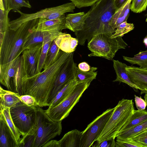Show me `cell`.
<instances>
[{
    "instance_id": "1",
    "label": "cell",
    "mask_w": 147,
    "mask_h": 147,
    "mask_svg": "<svg viewBox=\"0 0 147 147\" xmlns=\"http://www.w3.org/2000/svg\"><path fill=\"white\" fill-rule=\"evenodd\" d=\"M71 53H66L60 50L56 61L47 69L32 76L25 75L22 80V95L28 94L34 97L40 107L49 106V98L56 78L62 65Z\"/></svg>"
},
{
    "instance_id": "2",
    "label": "cell",
    "mask_w": 147,
    "mask_h": 147,
    "mask_svg": "<svg viewBox=\"0 0 147 147\" xmlns=\"http://www.w3.org/2000/svg\"><path fill=\"white\" fill-rule=\"evenodd\" d=\"M116 9L113 0H100L92 6L87 12L83 29L75 34L80 45L88 43L94 36L101 34L114 33L115 30L110 23Z\"/></svg>"
},
{
    "instance_id": "3",
    "label": "cell",
    "mask_w": 147,
    "mask_h": 147,
    "mask_svg": "<svg viewBox=\"0 0 147 147\" xmlns=\"http://www.w3.org/2000/svg\"><path fill=\"white\" fill-rule=\"evenodd\" d=\"M38 19L27 21L16 30L9 29L0 35V64L9 63L22 54L24 39Z\"/></svg>"
},
{
    "instance_id": "4",
    "label": "cell",
    "mask_w": 147,
    "mask_h": 147,
    "mask_svg": "<svg viewBox=\"0 0 147 147\" xmlns=\"http://www.w3.org/2000/svg\"><path fill=\"white\" fill-rule=\"evenodd\" d=\"M132 100H119L104 129L96 140L100 142L111 138H115L129 121L135 110Z\"/></svg>"
},
{
    "instance_id": "5",
    "label": "cell",
    "mask_w": 147,
    "mask_h": 147,
    "mask_svg": "<svg viewBox=\"0 0 147 147\" xmlns=\"http://www.w3.org/2000/svg\"><path fill=\"white\" fill-rule=\"evenodd\" d=\"M113 34L105 33L94 36L88 44V48L91 52L88 56L101 57L111 60L119 50L125 49L128 45L122 37L112 38Z\"/></svg>"
},
{
    "instance_id": "6",
    "label": "cell",
    "mask_w": 147,
    "mask_h": 147,
    "mask_svg": "<svg viewBox=\"0 0 147 147\" xmlns=\"http://www.w3.org/2000/svg\"><path fill=\"white\" fill-rule=\"evenodd\" d=\"M26 75L22 53L11 61L0 64V82L8 90L22 95V78Z\"/></svg>"
},
{
    "instance_id": "7",
    "label": "cell",
    "mask_w": 147,
    "mask_h": 147,
    "mask_svg": "<svg viewBox=\"0 0 147 147\" xmlns=\"http://www.w3.org/2000/svg\"><path fill=\"white\" fill-rule=\"evenodd\" d=\"M41 107L38 105L36 107V134L34 147H42L60 135L62 129V121L53 120Z\"/></svg>"
},
{
    "instance_id": "8",
    "label": "cell",
    "mask_w": 147,
    "mask_h": 147,
    "mask_svg": "<svg viewBox=\"0 0 147 147\" xmlns=\"http://www.w3.org/2000/svg\"><path fill=\"white\" fill-rule=\"evenodd\" d=\"M75 5L71 2L57 6L46 8L32 13H26L18 9L14 12L19 13L20 16L10 21L9 29L15 30L23 23L36 19L42 18L52 20L59 18L65 13L73 12Z\"/></svg>"
},
{
    "instance_id": "9",
    "label": "cell",
    "mask_w": 147,
    "mask_h": 147,
    "mask_svg": "<svg viewBox=\"0 0 147 147\" xmlns=\"http://www.w3.org/2000/svg\"><path fill=\"white\" fill-rule=\"evenodd\" d=\"M90 82L77 83L69 95L57 105L45 110L47 115L53 120L62 121L67 117L74 107L79 102L85 91L89 86Z\"/></svg>"
},
{
    "instance_id": "10",
    "label": "cell",
    "mask_w": 147,
    "mask_h": 147,
    "mask_svg": "<svg viewBox=\"0 0 147 147\" xmlns=\"http://www.w3.org/2000/svg\"><path fill=\"white\" fill-rule=\"evenodd\" d=\"M36 106H29L20 101L10 108L13 122L22 136L36 125Z\"/></svg>"
},
{
    "instance_id": "11",
    "label": "cell",
    "mask_w": 147,
    "mask_h": 147,
    "mask_svg": "<svg viewBox=\"0 0 147 147\" xmlns=\"http://www.w3.org/2000/svg\"><path fill=\"white\" fill-rule=\"evenodd\" d=\"M114 108L107 109L82 131L80 147H90L96 141L113 113Z\"/></svg>"
},
{
    "instance_id": "12",
    "label": "cell",
    "mask_w": 147,
    "mask_h": 147,
    "mask_svg": "<svg viewBox=\"0 0 147 147\" xmlns=\"http://www.w3.org/2000/svg\"><path fill=\"white\" fill-rule=\"evenodd\" d=\"M74 52L62 65L55 80L49 98V103L52 100L58 93L69 82L75 79V67L76 64L73 59Z\"/></svg>"
},
{
    "instance_id": "13",
    "label": "cell",
    "mask_w": 147,
    "mask_h": 147,
    "mask_svg": "<svg viewBox=\"0 0 147 147\" xmlns=\"http://www.w3.org/2000/svg\"><path fill=\"white\" fill-rule=\"evenodd\" d=\"M42 46L41 43L24 50L22 53L26 76L36 74L37 65Z\"/></svg>"
},
{
    "instance_id": "14",
    "label": "cell",
    "mask_w": 147,
    "mask_h": 147,
    "mask_svg": "<svg viewBox=\"0 0 147 147\" xmlns=\"http://www.w3.org/2000/svg\"><path fill=\"white\" fill-rule=\"evenodd\" d=\"M65 14L59 19L49 20L39 18L32 27L33 30L46 31L51 33H61L63 30L66 29L65 25Z\"/></svg>"
},
{
    "instance_id": "15",
    "label": "cell",
    "mask_w": 147,
    "mask_h": 147,
    "mask_svg": "<svg viewBox=\"0 0 147 147\" xmlns=\"http://www.w3.org/2000/svg\"><path fill=\"white\" fill-rule=\"evenodd\" d=\"M127 72L131 82L141 89L140 94L147 92V69L127 66Z\"/></svg>"
},
{
    "instance_id": "16",
    "label": "cell",
    "mask_w": 147,
    "mask_h": 147,
    "mask_svg": "<svg viewBox=\"0 0 147 147\" xmlns=\"http://www.w3.org/2000/svg\"><path fill=\"white\" fill-rule=\"evenodd\" d=\"M86 16V13L84 12L67 14L65 18L66 29L74 32L82 30Z\"/></svg>"
},
{
    "instance_id": "17",
    "label": "cell",
    "mask_w": 147,
    "mask_h": 147,
    "mask_svg": "<svg viewBox=\"0 0 147 147\" xmlns=\"http://www.w3.org/2000/svg\"><path fill=\"white\" fill-rule=\"evenodd\" d=\"M54 40L60 50L67 53L74 52L78 43L77 38H73L70 34L66 33H63Z\"/></svg>"
},
{
    "instance_id": "18",
    "label": "cell",
    "mask_w": 147,
    "mask_h": 147,
    "mask_svg": "<svg viewBox=\"0 0 147 147\" xmlns=\"http://www.w3.org/2000/svg\"><path fill=\"white\" fill-rule=\"evenodd\" d=\"M113 66L116 74V78L113 82H118L125 83L132 88L140 91L141 89L131 81L127 72L125 64L119 60L113 59Z\"/></svg>"
},
{
    "instance_id": "19",
    "label": "cell",
    "mask_w": 147,
    "mask_h": 147,
    "mask_svg": "<svg viewBox=\"0 0 147 147\" xmlns=\"http://www.w3.org/2000/svg\"><path fill=\"white\" fill-rule=\"evenodd\" d=\"M32 27L30 29L24 39L22 49V53L26 49L42 43L45 37L51 33L33 30Z\"/></svg>"
},
{
    "instance_id": "20",
    "label": "cell",
    "mask_w": 147,
    "mask_h": 147,
    "mask_svg": "<svg viewBox=\"0 0 147 147\" xmlns=\"http://www.w3.org/2000/svg\"><path fill=\"white\" fill-rule=\"evenodd\" d=\"M132 0H127L123 5L117 9L112 19L110 25L115 30L121 23L127 21L129 16L131 4Z\"/></svg>"
},
{
    "instance_id": "21",
    "label": "cell",
    "mask_w": 147,
    "mask_h": 147,
    "mask_svg": "<svg viewBox=\"0 0 147 147\" xmlns=\"http://www.w3.org/2000/svg\"><path fill=\"white\" fill-rule=\"evenodd\" d=\"M0 147H17L14 137L7 124L0 117Z\"/></svg>"
},
{
    "instance_id": "22",
    "label": "cell",
    "mask_w": 147,
    "mask_h": 147,
    "mask_svg": "<svg viewBox=\"0 0 147 147\" xmlns=\"http://www.w3.org/2000/svg\"><path fill=\"white\" fill-rule=\"evenodd\" d=\"M82 132L75 129L66 133L59 140L61 147H80Z\"/></svg>"
},
{
    "instance_id": "23",
    "label": "cell",
    "mask_w": 147,
    "mask_h": 147,
    "mask_svg": "<svg viewBox=\"0 0 147 147\" xmlns=\"http://www.w3.org/2000/svg\"><path fill=\"white\" fill-rule=\"evenodd\" d=\"M62 33H50L45 38L37 65L36 74L41 72L43 69L47 53L51 42L56 37Z\"/></svg>"
},
{
    "instance_id": "24",
    "label": "cell",
    "mask_w": 147,
    "mask_h": 147,
    "mask_svg": "<svg viewBox=\"0 0 147 147\" xmlns=\"http://www.w3.org/2000/svg\"><path fill=\"white\" fill-rule=\"evenodd\" d=\"M17 93L0 87V108L11 107L15 106L21 101Z\"/></svg>"
},
{
    "instance_id": "25",
    "label": "cell",
    "mask_w": 147,
    "mask_h": 147,
    "mask_svg": "<svg viewBox=\"0 0 147 147\" xmlns=\"http://www.w3.org/2000/svg\"><path fill=\"white\" fill-rule=\"evenodd\" d=\"M0 117L3 118L7 124L14 137L18 147L22 139L20 138L22 134L13 122L10 114V108L5 107L0 108Z\"/></svg>"
},
{
    "instance_id": "26",
    "label": "cell",
    "mask_w": 147,
    "mask_h": 147,
    "mask_svg": "<svg viewBox=\"0 0 147 147\" xmlns=\"http://www.w3.org/2000/svg\"><path fill=\"white\" fill-rule=\"evenodd\" d=\"M77 84L75 79L68 83L50 102L49 107H55L63 101L69 95Z\"/></svg>"
},
{
    "instance_id": "27",
    "label": "cell",
    "mask_w": 147,
    "mask_h": 147,
    "mask_svg": "<svg viewBox=\"0 0 147 147\" xmlns=\"http://www.w3.org/2000/svg\"><path fill=\"white\" fill-rule=\"evenodd\" d=\"M97 68L91 67L90 70L88 71L80 70L76 65L75 69V80L77 83L85 82H91L96 79L97 74V71H95Z\"/></svg>"
},
{
    "instance_id": "28",
    "label": "cell",
    "mask_w": 147,
    "mask_h": 147,
    "mask_svg": "<svg viewBox=\"0 0 147 147\" xmlns=\"http://www.w3.org/2000/svg\"><path fill=\"white\" fill-rule=\"evenodd\" d=\"M147 129V119L143 122L120 133L116 137L119 140L131 139Z\"/></svg>"
},
{
    "instance_id": "29",
    "label": "cell",
    "mask_w": 147,
    "mask_h": 147,
    "mask_svg": "<svg viewBox=\"0 0 147 147\" xmlns=\"http://www.w3.org/2000/svg\"><path fill=\"white\" fill-rule=\"evenodd\" d=\"M147 119V111L135 110L134 114L124 127L121 133L143 122Z\"/></svg>"
},
{
    "instance_id": "30",
    "label": "cell",
    "mask_w": 147,
    "mask_h": 147,
    "mask_svg": "<svg viewBox=\"0 0 147 147\" xmlns=\"http://www.w3.org/2000/svg\"><path fill=\"white\" fill-rule=\"evenodd\" d=\"M123 59L132 65L136 64L142 68L147 69V50L140 51L133 57L123 56Z\"/></svg>"
},
{
    "instance_id": "31",
    "label": "cell",
    "mask_w": 147,
    "mask_h": 147,
    "mask_svg": "<svg viewBox=\"0 0 147 147\" xmlns=\"http://www.w3.org/2000/svg\"><path fill=\"white\" fill-rule=\"evenodd\" d=\"M60 49L56 44L54 39L51 42L49 49L43 68L45 69L54 63L57 60Z\"/></svg>"
},
{
    "instance_id": "32",
    "label": "cell",
    "mask_w": 147,
    "mask_h": 147,
    "mask_svg": "<svg viewBox=\"0 0 147 147\" xmlns=\"http://www.w3.org/2000/svg\"><path fill=\"white\" fill-rule=\"evenodd\" d=\"M36 125L23 136L18 147H34L36 134Z\"/></svg>"
},
{
    "instance_id": "33",
    "label": "cell",
    "mask_w": 147,
    "mask_h": 147,
    "mask_svg": "<svg viewBox=\"0 0 147 147\" xmlns=\"http://www.w3.org/2000/svg\"><path fill=\"white\" fill-rule=\"evenodd\" d=\"M134 28L133 24L128 23L127 21L123 22L118 26L111 37L114 38L118 36L122 37L125 34L133 30Z\"/></svg>"
},
{
    "instance_id": "34",
    "label": "cell",
    "mask_w": 147,
    "mask_h": 147,
    "mask_svg": "<svg viewBox=\"0 0 147 147\" xmlns=\"http://www.w3.org/2000/svg\"><path fill=\"white\" fill-rule=\"evenodd\" d=\"M10 11L0 9V35L9 29V22L8 14Z\"/></svg>"
},
{
    "instance_id": "35",
    "label": "cell",
    "mask_w": 147,
    "mask_h": 147,
    "mask_svg": "<svg viewBox=\"0 0 147 147\" xmlns=\"http://www.w3.org/2000/svg\"><path fill=\"white\" fill-rule=\"evenodd\" d=\"M22 7L30 8L32 7L27 0H8V10L14 11Z\"/></svg>"
},
{
    "instance_id": "36",
    "label": "cell",
    "mask_w": 147,
    "mask_h": 147,
    "mask_svg": "<svg viewBox=\"0 0 147 147\" xmlns=\"http://www.w3.org/2000/svg\"><path fill=\"white\" fill-rule=\"evenodd\" d=\"M147 7L146 0H132L131 4L130 9L134 13H140L145 10Z\"/></svg>"
},
{
    "instance_id": "37",
    "label": "cell",
    "mask_w": 147,
    "mask_h": 147,
    "mask_svg": "<svg viewBox=\"0 0 147 147\" xmlns=\"http://www.w3.org/2000/svg\"><path fill=\"white\" fill-rule=\"evenodd\" d=\"M115 147H144L143 146L131 139L119 140L117 139Z\"/></svg>"
},
{
    "instance_id": "38",
    "label": "cell",
    "mask_w": 147,
    "mask_h": 147,
    "mask_svg": "<svg viewBox=\"0 0 147 147\" xmlns=\"http://www.w3.org/2000/svg\"><path fill=\"white\" fill-rule=\"evenodd\" d=\"M73 3L76 7L81 8L92 6L100 0H69Z\"/></svg>"
},
{
    "instance_id": "39",
    "label": "cell",
    "mask_w": 147,
    "mask_h": 147,
    "mask_svg": "<svg viewBox=\"0 0 147 147\" xmlns=\"http://www.w3.org/2000/svg\"><path fill=\"white\" fill-rule=\"evenodd\" d=\"M131 139L141 144L144 147H147V129L137 134Z\"/></svg>"
},
{
    "instance_id": "40",
    "label": "cell",
    "mask_w": 147,
    "mask_h": 147,
    "mask_svg": "<svg viewBox=\"0 0 147 147\" xmlns=\"http://www.w3.org/2000/svg\"><path fill=\"white\" fill-rule=\"evenodd\" d=\"M22 102L30 107H35L38 105L35 98L32 96L28 94H23L19 96Z\"/></svg>"
},
{
    "instance_id": "41",
    "label": "cell",
    "mask_w": 147,
    "mask_h": 147,
    "mask_svg": "<svg viewBox=\"0 0 147 147\" xmlns=\"http://www.w3.org/2000/svg\"><path fill=\"white\" fill-rule=\"evenodd\" d=\"M116 142L115 138H111L105 140L100 142H96L92 146L94 147H115Z\"/></svg>"
},
{
    "instance_id": "42",
    "label": "cell",
    "mask_w": 147,
    "mask_h": 147,
    "mask_svg": "<svg viewBox=\"0 0 147 147\" xmlns=\"http://www.w3.org/2000/svg\"><path fill=\"white\" fill-rule=\"evenodd\" d=\"M134 100L136 106L138 110H145L147 106L146 103L144 99L141 97H139L134 95Z\"/></svg>"
},
{
    "instance_id": "43",
    "label": "cell",
    "mask_w": 147,
    "mask_h": 147,
    "mask_svg": "<svg viewBox=\"0 0 147 147\" xmlns=\"http://www.w3.org/2000/svg\"><path fill=\"white\" fill-rule=\"evenodd\" d=\"M42 147H61V145L59 140H52L48 142Z\"/></svg>"
},
{
    "instance_id": "44",
    "label": "cell",
    "mask_w": 147,
    "mask_h": 147,
    "mask_svg": "<svg viewBox=\"0 0 147 147\" xmlns=\"http://www.w3.org/2000/svg\"><path fill=\"white\" fill-rule=\"evenodd\" d=\"M78 67L82 71H88L90 69L91 67L86 62H84L80 63L78 65Z\"/></svg>"
},
{
    "instance_id": "45",
    "label": "cell",
    "mask_w": 147,
    "mask_h": 147,
    "mask_svg": "<svg viewBox=\"0 0 147 147\" xmlns=\"http://www.w3.org/2000/svg\"><path fill=\"white\" fill-rule=\"evenodd\" d=\"M8 0H0V9L3 10H8Z\"/></svg>"
},
{
    "instance_id": "46",
    "label": "cell",
    "mask_w": 147,
    "mask_h": 147,
    "mask_svg": "<svg viewBox=\"0 0 147 147\" xmlns=\"http://www.w3.org/2000/svg\"><path fill=\"white\" fill-rule=\"evenodd\" d=\"M127 0H113L116 10L120 8Z\"/></svg>"
},
{
    "instance_id": "47",
    "label": "cell",
    "mask_w": 147,
    "mask_h": 147,
    "mask_svg": "<svg viewBox=\"0 0 147 147\" xmlns=\"http://www.w3.org/2000/svg\"><path fill=\"white\" fill-rule=\"evenodd\" d=\"M144 94L145 95L144 96V98L147 105V92H146Z\"/></svg>"
},
{
    "instance_id": "48",
    "label": "cell",
    "mask_w": 147,
    "mask_h": 147,
    "mask_svg": "<svg viewBox=\"0 0 147 147\" xmlns=\"http://www.w3.org/2000/svg\"><path fill=\"white\" fill-rule=\"evenodd\" d=\"M146 22H147V17H146Z\"/></svg>"
},
{
    "instance_id": "49",
    "label": "cell",
    "mask_w": 147,
    "mask_h": 147,
    "mask_svg": "<svg viewBox=\"0 0 147 147\" xmlns=\"http://www.w3.org/2000/svg\"><path fill=\"white\" fill-rule=\"evenodd\" d=\"M145 37L147 38V35H146V37Z\"/></svg>"
},
{
    "instance_id": "50",
    "label": "cell",
    "mask_w": 147,
    "mask_h": 147,
    "mask_svg": "<svg viewBox=\"0 0 147 147\" xmlns=\"http://www.w3.org/2000/svg\"><path fill=\"white\" fill-rule=\"evenodd\" d=\"M146 0V1H147V0Z\"/></svg>"
}]
</instances>
